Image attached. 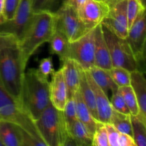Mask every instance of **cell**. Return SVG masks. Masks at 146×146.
<instances>
[{"instance_id":"cell-1","label":"cell","mask_w":146,"mask_h":146,"mask_svg":"<svg viewBox=\"0 0 146 146\" xmlns=\"http://www.w3.org/2000/svg\"><path fill=\"white\" fill-rule=\"evenodd\" d=\"M26 68L19 38L11 33L0 32V78L7 91L21 105Z\"/></svg>"},{"instance_id":"cell-2","label":"cell","mask_w":146,"mask_h":146,"mask_svg":"<svg viewBox=\"0 0 146 146\" xmlns=\"http://www.w3.org/2000/svg\"><path fill=\"white\" fill-rule=\"evenodd\" d=\"M56 21L54 12L44 11L34 13L28 27L19 39L23 61L26 66L41 46L49 42L56 31Z\"/></svg>"},{"instance_id":"cell-3","label":"cell","mask_w":146,"mask_h":146,"mask_svg":"<svg viewBox=\"0 0 146 146\" xmlns=\"http://www.w3.org/2000/svg\"><path fill=\"white\" fill-rule=\"evenodd\" d=\"M49 83L48 78L43 76L36 68H29L25 71L21 102L24 108L34 121L51 104Z\"/></svg>"},{"instance_id":"cell-4","label":"cell","mask_w":146,"mask_h":146,"mask_svg":"<svg viewBox=\"0 0 146 146\" xmlns=\"http://www.w3.org/2000/svg\"><path fill=\"white\" fill-rule=\"evenodd\" d=\"M0 120L9 121L19 125L23 131L38 141L41 145L46 146L36 125L35 121L25 108L7 91L0 78Z\"/></svg>"},{"instance_id":"cell-5","label":"cell","mask_w":146,"mask_h":146,"mask_svg":"<svg viewBox=\"0 0 146 146\" xmlns=\"http://www.w3.org/2000/svg\"><path fill=\"white\" fill-rule=\"evenodd\" d=\"M35 123L46 146H65L68 133L64 111L50 104Z\"/></svg>"},{"instance_id":"cell-6","label":"cell","mask_w":146,"mask_h":146,"mask_svg":"<svg viewBox=\"0 0 146 146\" xmlns=\"http://www.w3.org/2000/svg\"><path fill=\"white\" fill-rule=\"evenodd\" d=\"M102 29L113 66L121 67L130 72L139 70V66L127 40L120 38L103 25Z\"/></svg>"},{"instance_id":"cell-7","label":"cell","mask_w":146,"mask_h":146,"mask_svg":"<svg viewBox=\"0 0 146 146\" xmlns=\"http://www.w3.org/2000/svg\"><path fill=\"white\" fill-rule=\"evenodd\" d=\"M55 14L56 30L63 33L70 43L79 38L91 29L84 24L78 12L68 6L62 4Z\"/></svg>"},{"instance_id":"cell-8","label":"cell","mask_w":146,"mask_h":146,"mask_svg":"<svg viewBox=\"0 0 146 146\" xmlns=\"http://www.w3.org/2000/svg\"><path fill=\"white\" fill-rule=\"evenodd\" d=\"M105 1H106L109 5V11L101 24L120 38H126L128 34L127 18L128 0Z\"/></svg>"},{"instance_id":"cell-9","label":"cell","mask_w":146,"mask_h":146,"mask_svg":"<svg viewBox=\"0 0 146 146\" xmlns=\"http://www.w3.org/2000/svg\"><path fill=\"white\" fill-rule=\"evenodd\" d=\"M96 27L76 41L70 43V58L78 63L84 70L94 66Z\"/></svg>"},{"instance_id":"cell-10","label":"cell","mask_w":146,"mask_h":146,"mask_svg":"<svg viewBox=\"0 0 146 146\" xmlns=\"http://www.w3.org/2000/svg\"><path fill=\"white\" fill-rule=\"evenodd\" d=\"M125 39L132 49L140 70L141 66L144 64L145 58V9L141 11L138 14L136 19L128 29V34Z\"/></svg>"},{"instance_id":"cell-11","label":"cell","mask_w":146,"mask_h":146,"mask_svg":"<svg viewBox=\"0 0 146 146\" xmlns=\"http://www.w3.org/2000/svg\"><path fill=\"white\" fill-rule=\"evenodd\" d=\"M31 0H21L14 17L0 25V32L15 35L19 39L33 17Z\"/></svg>"},{"instance_id":"cell-12","label":"cell","mask_w":146,"mask_h":146,"mask_svg":"<svg viewBox=\"0 0 146 146\" xmlns=\"http://www.w3.org/2000/svg\"><path fill=\"white\" fill-rule=\"evenodd\" d=\"M109 11V5L105 0H86L77 12L84 24L91 29L101 24Z\"/></svg>"},{"instance_id":"cell-13","label":"cell","mask_w":146,"mask_h":146,"mask_svg":"<svg viewBox=\"0 0 146 146\" xmlns=\"http://www.w3.org/2000/svg\"><path fill=\"white\" fill-rule=\"evenodd\" d=\"M49 89L51 104L57 109L64 111L68 98V92L61 68L51 74Z\"/></svg>"},{"instance_id":"cell-14","label":"cell","mask_w":146,"mask_h":146,"mask_svg":"<svg viewBox=\"0 0 146 146\" xmlns=\"http://www.w3.org/2000/svg\"><path fill=\"white\" fill-rule=\"evenodd\" d=\"M85 73L87 81L94 91L98 121L104 123H109L111 113H112L113 107L111 106L108 95L99 86L97 85L88 71L85 70Z\"/></svg>"},{"instance_id":"cell-15","label":"cell","mask_w":146,"mask_h":146,"mask_svg":"<svg viewBox=\"0 0 146 146\" xmlns=\"http://www.w3.org/2000/svg\"><path fill=\"white\" fill-rule=\"evenodd\" d=\"M94 66L106 70H110L113 66L109 50L104 36L101 23L96 27Z\"/></svg>"},{"instance_id":"cell-16","label":"cell","mask_w":146,"mask_h":146,"mask_svg":"<svg viewBox=\"0 0 146 146\" xmlns=\"http://www.w3.org/2000/svg\"><path fill=\"white\" fill-rule=\"evenodd\" d=\"M61 68L68 88V98L73 97L79 88L83 68L76 61L71 58H67L63 61V66Z\"/></svg>"},{"instance_id":"cell-17","label":"cell","mask_w":146,"mask_h":146,"mask_svg":"<svg viewBox=\"0 0 146 146\" xmlns=\"http://www.w3.org/2000/svg\"><path fill=\"white\" fill-rule=\"evenodd\" d=\"M131 86L135 94L140 108L137 116L146 123V80L144 72L140 70L131 72Z\"/></svg>"},{"instance_id":"cell-18","label":"cell","mask_w":146,"mask_h":146,"mask_svg":"<svg viewBox=\"0 0 146 146\" xmlns=\"http://www.w3.org/2000/svg\"><path fill=\"white\" fill-rule=\"evenodd\" d=\"M24 132L15 123L0 120V140L4 146H24Z\"/></svg>"},{"instance_id":"cell-19","label":"cell","mask_w":146,"mask_h":146,"mask_svg":"<svg viewBox=\"0 0 146 146\" xmlns=\"http://www.w3.org/2000/svg\"><path fill=\"white\" fill-rule=\"evenodd\" d=\"M66 125L68 137L74 145H92L93 134L84 123L76 119Z\"/></svg>"},{"instance_id":"cell-20","label":"cell","mask_w":146,"mask_h":146,"mask_svg":"<svg viewBox=\"0 0 146 146\" xmlns=\"http://www.w3.org/2000/svg\"><path fill=\"white\" fill-rule=\"evenodd\" d=\"M74 101H75L77 119L81 121L82 123H84L88 128V131L91 133L94 134L96 125L97 122L98 121L93 116L91 111H89L88 107L84 102L78 89L74 94Z\"/></svg>"},{"instance_id":"cell-21","label":"cell","mask_w":146,"mask_h":146,"mask_svg":"<svg viewBox=\"0 0 146 146\" xmlns=\"http://www.w3.org/2000/svg\"><path fill=\"white\" fill-rule=\"evenodd\" d=\"M50 53L58 56L61 61L70 58V42L61 31L56 30L50 39Z\"/></svg>"},{"instance_id":"cell-22","label":"cell","mask_w":146,"mask_h":146,"mask_svg":"<svg viewBox=\"0 0 146 146\" xmlns=\"http://www.w3.org/2000/svg\"><path fill=\"white\" fill-rule=\"evenodd\" d=\"M86 71H88L97 85L99 86L107 95L109 91L113 93L118 90V86L113 81L108 70L94 66Z\"/></svg>"},{"instance_id":"cell-23","label":"cell","mask_w":146,"mask_h":146,"mask_svg":"<svg viewBox=\"0 0 146 146\" xmlns=\"http://www.w3.org/2000/svg\"><path fill=\"white\" fill-rule=\"evenodd\" d=\"M78 90H79L83 101L85 103L86 106L88 107L89 111H91L93 116L98 121V113H97L96 104L94 91H93L91 86L89 85L88 81H87L85 70L84 68H82V70H81V79H80V85Z\"/></svg>"},{"instance_id":"cell-24","label":"cell","mask_w":146,"mask_h":146,"mask_svg":"<svg viewBox=\"0 0 146 146\" xmlns=\"http://www.w3.org/2000/svg\"><path fill=\"white\" fill-rule=\"evenodd\" d=\"M109 123L112 124L120 133H127L132 136L131 114L122 113L113 108Z\"/></svg>"},{"instance_id":"cell-25","label":"cell","mask_w":146,"mask_h":146,"mask_svg":"<svg viewBox=\"0 0 146 146\" xmlns=\"http://www.w3.org/2000/svg\"><path fill=\"white\" fill-rule=\"evenodd\" d=\"M132 136L136 146L146 145V123L137 115H131Z\"/></svg>"},{"instance_id":"cell-26","label":"cell","mask_w":146,"mask_h":146,"mask_svg":"<svg viewBox=\"0 0 146 146\" xmlns=\"http://www.w3.org/2000/svg\"><path fill=\"white\" fill-rule=\"evenodd\" d=\"M118 90L125 100L131 115H138L140 113L139 105L135 93L131 85L118 87Z\"/></svg>"},{"instance_id":"cell-27","label":"cell","mask_w":146,"mask_h":146,"mask_svg":"<svg viewBox=\"0 0 146 146\" xmlns=\"http://www.w3.org/2000/svg\"><path fill=\"white\" fill-rule=\"evenodd\" d=\"M61 5L62 0H31L34 13L44 11L55 13Z\"/></svg>"},{"instance_id":"cell-28","label":"cell","mask_w":146,"mask_h":146,"mask_svg":"<svg viewBox=\"0 0 146 146\" xmlns=\"http://www.w3.org/2000/svg\"><path fill=\"white\" fill-rule=\"evenodd\" d=\"M109 71L113 81L118 87L129 86L131 84V72L121 67L112 66Z\"/></svg>"},{"instance_id":"cell-29","label":"cell","mask_w":146,"mask_h":146,"mask_svg":"<svg viewBox=\"0 0 146 146\" xmlns=\"http://www.w3.org/2000/svg\"><path fill=\"white\" fill-rule=\"evenodd\" d=\"M92 145L94 146H109L108 133L105 123L98 121L96 125L95 131L93 134Z\"/></svg>"},{"instance_id":"cell-30","label":"cell","mask_w":146,"mask_h":146,"mask_svg":"<svg viewBox=\"0 0 146 146\" xmlns=\"http://www.w3.org/2000/svg\"><path fill=\"white\" fill-rule=\"evenodd\" d=\"M143 9H145V6L143 5L139 0L127 1V18H128V29L133 24L140 12Z\"/></svg>"},{"instance_id":"cell-31","label":"cell","mask_w":146,"mask_h":146,"mask_svg":"<svg viewBox=\"0 0 146 146\" xmlns=\"http://www.w3.org/2000/svg\"><path fill=\"white\" fill-rule=\"evenodd\" d=\"M110 101H111L113 108L115 109V111L124 114H131L129 109L125 104V100L118 88L116 91L112 93V97H111Z\"/></svg>"},{"instance_id":"cell-32","label":"cell","mask_w":146,"mask_h":146,"mask_svg":"<svg viewBox=\"0 0 146 146\" xmlns=\"http://www.w3.org/2000/svg\"><path fill=\"white\" fill-rule=\"evenodd\" d=\"M63 111H64V117H65L66 123H69L77 119L75 101H74V96L69 97L68 98Z\"/></svg>"},{"instance_id":"cell-33","label":"cell","mask_w":146,"mask_h":146,"mask_svg":"<svg viewBox=\"0 0 146 146\" xmlns=\"http://www.w3.org/2000/svg\"><path fill=\"white\" fill-rule=\"evenodd\" d=\"M37 70L43 76L48 78V76L51 75L54 72L52 58L46 57V58H42L40 61Z\"/></svg>"},{"instance_id":"cell-34","label":"cell","mask_w":146,"mask_h":146,"mask_svg":"<svg viewBox=\"0 0 146 146\" xmlns=\"http://www.w3.org/2000/svg\"><path fill=\"white\" fill-rule=\"evenodd\" d=\"M20 1L21 0H5L4 15L7 21L11 20L14 17Z\"/></svg>"},{"instance_id":"cell-35","label":"cell","mask_w":146,"mask_h":146,"mask_svg":"<svg viewBox=\"0 0 146 146\" xmlns=\"http://www.w3.org/2000/svg\"><path fill=\"white\" fill-rule=\"evenodd\" d=\"M108 133V139L109 146H118V138L120 132L110 123H105Z\"/></svg>"},{"instance_id":"cell-36","label":"cell","mask_w":146,"mask_h":146,"mask_svg":"<svg viewBox=\"0 0 146 146\" xmlns=\"http://www.w3.org/2000/svg\"><path fill=\"white\" fill-rule=\"evenodd\" d=\"M118 146H136V145L133 136L124 133H120Z\"/></svg>"},{"instance_id":"cell-37","label":"cell","mask_w":146,"mask_h":146,"mask_svg":"<svg viewBox=\"0 0 146 146\" xmlns=\"http://www.w3.org/2000/svg\"><path fill=\"white\" fill-rule=\"evenodd\" d=\"M85 1L86 0H62V4L68 6L78 11Z\"/></svg>"},{"instance_id":"cell-38","label":"cell","mask_w":146,"mask_h":146,"mask_svg":"<svg viewBox=\"0 0 146 146\" xmlns=\"http://www.w3.org/2000/svg\"><path fill=\"white\" fill-rule=\"evenodd\" d=\"M4 3L5 0H0V25L7 21L4 15Z\"/></svg>"},{"instance_id":"cell-39","label":"cell","mask_w":146,"mask_h":146,"mask_svg":"<svg viewBox=\"0 0 146 146\" xmlns=\"http://www.w3.org/2000/svg\"><path fill=\"white\" fill-rule=\"evenodd\" d=\"M139 1H141V2L142 3V4H143V5L145 6V0H139Z\"/></svg>"},{"instance_id":"cell-40","label":"cell","mask_w":146,"mask_h":146,"mask_svg":"<svg viewBox=\"0 0 146 146\" xmlns=\"http://www.w3.org/2000/svg\"><path fill=\"white\" fill-rule=\"evenodd\" d=\"M0 146H4V145H3L2 142L1 141V140H0Z\"/></svg>"}]
</instances>
